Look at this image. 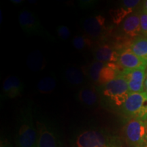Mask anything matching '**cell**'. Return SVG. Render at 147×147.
Wrapping results in <instances>:
<instances>
[{"label":"cell","instance_id":"1","mask_svg":"<svg viewBox=\"0 0 147 147\" xmlns=\"http://www.w3.org/2000/svg\"><path fill=\"white\" fill-rule=\"evenodd\" d=\"M16 144V147H38V131L31 103L24 106L20 112Z\"/></svg>","mask_w":147,"mask_h":147},{"label":"cell","instance_id":"2","mask_svg":"<svg viewBox=\"0 0 147 147\" xmlns=\"http://www.w3.org/2000/svg\"><path fill=\"white\" fill-rule=\"evenodd\" d=\"M100 96L108 100L115 106L121 107L125 102L130 91L125 78L120 75L102 87H98Z\"/></svg>","mask_w":147,"mask_h":147},{"label":"cell","instance_id":"3","mask_svg":"<svg viewBox=\"0 0 147 147\" xmlns=\"http://www.w3.org/2000/svg\"><path fill=\"white\" fill-rule=\"evenodd\" d=\"M124 135L129 146L140 147L147 144V121L131 119L125 125Z\"/></svg>","mask_w":147,"mask_h":147},{"label":"cell","instance_id":"4","mask_svg":"<svg viewBox=\"0 0 147 147\" xmlns=\"http://www.w3.org/2000/svg\"><path fill=\"white\" fill-rule=\"evenodd\" d=\"M123 113L127 117L147 120V94L145 92L130 93L123 105Z\"/></svg>","mask_w":147,"mask_h":147},{"label":"cell","instance_id":"5","mask_svg":"<svg viewBox=\"0 0 147 147\" xmlns=\"http://www.w3.org/2000/svg\"><path fill=\"white\" fill-rule=\"evenodd\" d=\"M113 144H115L113 138L98 129L85 130L79 134L75 141L76 147H106Z\"/></svg>","mask_w":147,"mask_h":147},{"label":"cell","instance_id":"6","mask_svg":"<svg viewBox=\"0 0 147 147\" xmlns=\"http://www.w3.org/2000/svg\"><path fill=\"white\" fill-rule=\"evenodd\" d=\"M38 131V147H63L59 136L55 128L42 119L36 121Z\"/></svg>","mask_w":147,"mask_h":147},{"label":"cell","instance_id":"7","mask_svg":"<svg viewBox=\"0 0 147 147\" xmlns=\"http://www.w3.org/2000/svg\"><path fill=\"white\" fill-rule=\"evenodd\" d=\"M81 27L84 34L93 40L101 39L106 36L108 31L106 18L101 14L84 18L82 21Z\"/></svg>","mask_w":147,"mask_h":147},{"label":"cell","instance_id":"8","mask_svg":"<svg viewBox=\"0 0 147 147\" xmlns=\"http://www.w3.org/2000/svg\"><path fill=\"white\" fill-rule=\"evenodd\" d=\"M18 22L23 32L30 36L42 35L45 33L40 20L31 11L21 10L18 14Z\"/></svg>","mask_w":147,"mask_h":147},{"label":"cell","instance_id":"9","mask_svg":"<svg viewBox=\"0 0 147 147\" xmlns=\"http://www.w3.org/2000/svg\"><path fill=\"white\" fill-rule=\"evenodd\" d=\"M121 75H123L127 81L130 93L144 92V82L146 78V68L125 70Z\"/></svg>","mask_w":147,"mask_h":147},{"label":"cell","instance_id":"10","mask_svg":"<svg viewBox=\"0 0 147 147\" xmlns=\"http://www.w3.org/2000/svg\"><path fill=\"white\" fill-rule=\"evenodd\" d=\"M119 52L115 47L107 43H102L95 47L93 50L95 61L106 63H117L119 60Z\"/></svg>","mask_w":147,"mask_h":147},{"label":"cell","instance_id":"11","mask_svg":"<svg viewBox=\"0 0 147 147\" xmlns=\"http://www.w3.org/2000/svg\"><path fill=\"white\" fill-rule=\"evenodd\" d=\"M117 63L123 70H134V69L146 68L147 64L142 59L136 56L129 49L122 51L119 55Z\"/></svg>","mask_w":147,"mask_h":147},{"label":"cell","instance_id":"12","mask_svg":"<svg viewBox=\"0 0 147 147\" xmlns=\"http://www.w3.org/2000/svg\"><path fill=\"white\" fill-rule=\"evenodd\" d=\"M123 37L127 39L134 40L140 37L141 34L140 18V14L131 13L127 16L121 25Z\"/></svg>","mask_w":147,"mask_h":147},{"label":"cell","instance_id":"13","mask_svg":"<svg viewBox=\"0 0 147 147\" xmlns=\"http://www.w3.org/2000/svg\"><path fill=\"white\" fill-rule=\"evenodd\" d=\"M77 99L85 107H95L101 100L99 90L93 85H84L80 88Z\"/></svg>","mask_w":147,"mask_h":147},{"label":"cell","instance_id":"14","mask_svg":"<svg viewBox=\"0 0 147 147\" xmlns=\"http://www.w3.org/2000/svg\"><path fill=\"white\" fill-rule=\"evenodd\" d=\"M23 84L21 80L14 76L7 77L3 82V96L5 98L12 99L20 96L23 91Z\"/></svg>","mask_w":147,"mask_h":147},{"label":"cell","instance_id":"15","mask_svg":"<svg viewBox=\"0 0 147 147\" xmlns=\"http://www.w3.org/2000/svg\"><path fill=\"white\" fill-rule=\"evenodd\" d=\"M64 76L66 81L74 87L82 85L85 81V73L81 67L77 65L69 66L66 68Z\"/></svg>","mask_w":147,"mask_h":147},{"label":"cell","instance_id":"16","mask_svg":"<svg viewBox=\"0 0 147 147\" xmlns=\"http://www.w3.org/2000/svg\"><path fill=\"white\" fill-rule=\"evenodd\" d=\"M132 53L147 64V38L140 36L136 38L129 48Z\"/></svg>","mask_w":147,"mask_h":147},{"label":"cell","instance_id":"17","mask_svg":"<svg viewBox=\"0 0 147 147\" xmlns=\"http://www.w3.org/2000/svg\"><path fill=\"white\" fill-rule=\"evenodd\" d=\"M27 64L31 70L39 71L45 68L47 61L40 51H34L29 53L27 57Z\"/></svg>","mask_w":147,"mask_h":147},{"label":"cell","instance_id":"18","mask_svg":"<svg viewBox=\"0 0 147 147\" xmlns=\"http://www.w3.org/2000/svg\"><path fill=\"white\" fill-rule=\"evenodd\" d=\"M73 47L78 51L90 49L93 47L94 40L90 38L86 34H78L74 37L71 41Z\"/></svg>","mask_w":147,"mask_h":147},{"label":"cell","instance_id":"19","mask_svg":"<svg viewBox=\"0 0 147 147\" xmlns=\"http://www.w3.org/2000/svg\"><path fill=\"white\" fill-rule=\"evenodd\" d=\"M57 87V80L53 76H46L40 79L37 84V89L42 94L51 93Z\"/></svg>","mask_w":147,"mask_h":147},{"label":"cell","instance_id":"20","mask_svg":"<svg viewBox=\"0 0 147 147\" xmlns=\"http://www.w3.org/2000/svg\"><path fill=\"white\" fill-rule=\"evenodd\" d=\"M131 13H133V11L125 8L123 5L120 8L110 11V15L115 24L121 23L125 19L127 16Z\"/></svg>","mask_w":147,"mask_h":147},{"label":"cell","instance_id":"21","mask_svg":"<svg viewBox=\"0 0 147 147\" xmlns=\"http://www.w3.org/2000/svg\"><path fill=\"white\" fill-rule=\"evenodd\" d=\"M57 34L59 38L63 41L67 40L70 38L71 32L66 25H61L57 27Z\"/></svg>","mask_w":147,"mask_h":147},{"label":"cell","instance_id":"22","mask_svg":"<svg viewBox=\"0 0 147 147\" xmlns=\"http://www.w3.org/2000/svg\"><path fill=\"white\" fill-rule=\"evenodd\" d=\"M140 26H141V34L143 36L147 38V13L144 11L140 13Z\"/></svg>","mask_w":147,"mask_h":147},{"label":"cell","instance_id":"23","mask_svg":"<svg viewBox=\"0 0 147 147\" xmlns=\"http://www.w3.org/2000/svg\"><path fill=\"white\" fill-rule=\"evenodd\" d=\"M139 0H123L122 1V5H124L127 8L133 11L134 9L140 3Z\"/></svg>","mask_w":147,"mask_h":147},{"label":"cell","instance_id":"24","mask_svg":"<svg viewBox=\"0 0 147 147\" xmlns=\"http://www.w3.org/2000/svg\"><path fill=\"white\" fill-rule=\"evenodd\" d=\"M0 147H12V145L8 139L1 138L0 141Z\"/></svg>","mask_w":147,"mask_h":147},{"label":"cell","instance_id":"25","mask_svg":"<svg viewBox=\"0 0 147 147\" xmlns=\"http://www.w3.org/2000/svg\"><path fill=\"white\" fill-rule=\"evenodd\" d=\"M96 1H80V4H81L82 8H87V7H91L92 5H94Z\"/></svg>","mask_w":147,"mask_h":147},{"label":"cell","instance_id":"26","mask_svg":"<svg viewBox=\"0 0 147 147\" xmlns=\"http://www.w3.org/2000/svg\"><path fill=\"white\" fill-rule=\"evenodd\" d=\"M143 8L142 11H144V12L147 13V0L144 1V3H143V8Z\"/></svg>","mask_w":147,"mask_h":147},{"label":"cell","instance_id":"27","mask_svg":"<svg viewBox=\"0 0 147 147\" xmlns=\"http://www.w3.org/2000/svg\"><path fill=\"white\" fill-rule=\"evenodd\" d=\"M11 2H12L14 4H20V3H23V0H11Z\"/></svg>","mask_w":147,"mask_h":147},{"label":"cell","instance_id":"28","mask_svg":"<svg viewBox=\"0 0 147 147\" xmlns=\"http://www.w3.org/2000/svg\"><path fill=\"white\" fill-rule=\"evenodd\" d=\"M144 92L147 94V76L146 79H145V82H144Z\"/></svg>","mask_w":147,"mask_h":147},{"label":"cell","instance_id":"29","mask_svg":"<svg viewBox=\"0 0 147 147\" xmlns=\"http://www.w3.org/2000/svg\"><path fill=\"white\" fill-rule=\"evenodd\" d=\"M106 147H118V146H117V144H115H115H113L108 145V146H106Z\"/></svg>","mask_w":147,"mask_h":147},{"label":"cell","instance_id":"30","mask_svg":"<svg viewBox=\"0 0 147 147\" xmlns=\"http://www.w3.org/2000/svg\"><path fill=\"white\" fill-rule=\"evenodd\" d=\"M29 2L31 3H35L36 2V1H29Z\"/></svg>","mask_w":147,"mask_h":147},{"label":"cell","instance_id":"31","mask_svg":"<svg viewBox=\"0 0 147 147\" xmlns=\"http://www.w3.org/2000/svg\"><path fill=\"white\" fill-rule=\"evenodd\" d=\"M140 147H147V144H145L144 146H140Z\"/></svg>","mask_w":147,"mask_h":147},{"label":"cell","instance_id":"32","mask_svg":"<svg viewBox=\"0 0 147 147\" xmlns=\"http://www.w3.org/2000/svg\"><path fill=\"white\" fill-rule=\"evenodd\" d=\"M146 76H147V71H146Z\"/></svg>","mask_w":147,"mask_h":147},{"label":"cell","instance_id":"33","mask_svg":"<svg viewBox=\"0 0 147 147\" xmlns=\"http://www.w3.org/2000/svg\"><path fill=\"white\" fill-rule=\"evenodd\" d=\"M146 121H147V120H146Z\"/></svg>","mask_w":147,"mask_h":147}]
</instances>
